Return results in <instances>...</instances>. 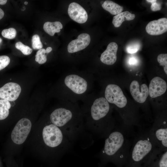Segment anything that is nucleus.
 I'll return each mask as SVG.
<instances>
[{
    "label": "nucleus",
    "instance_id": "6e6552de",
    "mask_svg": "<svg viewBox=\"0 0 167 167\" xmlns=\"http://www.w3.org/2000/svg\"><path fill=\"white\" fill-rule=\"evenodd\" d=\"M130 88L131 94L135 101L140 103L145 101L149 94L148 88L146 84H143L140 86L137 81L133 80Z\"/></svg>",
    "mask_w": 167,
    "mask_h": 167
},
{
    "label": "nucleus",
    "instance_id": "6ab92c4d",
    "mask_svg": "<svg viewBox=\"0 0 167 167\" xmlns=\"http://www.w3.org/2000/svg\"><path fill=\"white\" fill-rule=\"evenodd\" d=\"M16 48L20 50L25 55H29L31 54L32 49L27 45H25L21 42L18 41L15 44Z\"/></svg>",
    "mask_w": 167,
    "mask_h": 167
},
{
    "label": "nucleus",
    "instance_id": "bb28decb",
    "mask_svg": "<svg viewBox=\"0 0 167 167\" xmlns=\"http://www.w3.org/2000/svg\"><path fill=\"white\" fill-rule=\"evenodd\" d=\"M4 13L3 11L0 8V19H1L4 16Z\"/></svg>",
    "mask_w": 167,
    "mask_h": 167
},
{
    "label": "nucleus",
    "instance_id": "a878e982",
    "mask_svg": "<svg viewBox=\"0 0 167 167\" xmlns=\"http://www.w3.org/2000/svg\"><path fill=\"white\" fill-rule=\"evenodd\" d=\"M128 62L130 65H135L138 63V61L136 58L133 57L129 58Z\"/></svg>",
    "mask_w": 167,
    "mask_h": 167
},
{
    "label": "nucleus",
    "instance_id": "a211bd4d",
    "mask_svg": "<svg viewBox=\"0 0 167 167\" xmlns=\"http://www.w3.org/2000/svg\"><path fill=\"white\" fill-rule=\"evenodd\" d=\"M46 53L45 49H41L38 50L36 53L35 57V61L40 64H43L45 63L47 61Z\"/></svg>",
    "mask_w": 167,
    "mask_h": 167
},
{
    "label": "nucleus",
    "instance_id": "dca6fc26",
    "mask_svg": "<svg viewBox=\"0 0 167 167\" xmlns=\"http://www.w3.org/2000/svg\"><path fill=\"white\" fill-rule=\"evenodd\" d=\"M102 6L104 10L113 15H116L122 12L123 10L122 6L110 0L105 1L102 4Z\"/></svg>",
    "mask_w": 167,
    "mask_h": 167
},
{
    "label": "nucleus",
    "instance_id": "ddd939ff",
    "mask_svg": "<svg viewBox=\"0 0 167 167\" xmlns=\"http://www.w3.org/2000/svg\"><path fill=\"white\" fill-rule=\"evenodd\" d=\"M118 49V45L116 43L112 42L109 43L106 49L101 55V61L108 65H112L114 64L117 60Z\"/></svg>",
    "mask_w": 167,
    "mask_h": 167
},
{
    "label": "nucleus",
    "instance_id": "423d86ee",
    "mask_svg": "<svg viewBox=\"0 0 167 167\" xmlns=\"http://www.w3.org/2000/svg\"><path fill=\"white\" fill-rule=\"evenodd\" d=\"M66 85L74 93L81 94L87 90L88 84L83 78L76 75L67 76L64 80Z\"/></svg>",
    "mask_w": 167,
    "mask_h": 167
},
{
    "label": "nucleus",
    "instance_id": "393cba45",
    "mask_svg": "<svg viewBox=\"0 0 167 167\" xmlns=\"http://www.w3.org/2000/svg\"><path fill=\"white\" fill-rule=\"evenodd\" d=\"M146 1L151 3V9L152 11H155L161 9V4L157 3L156 0H147Z\"/></svg>",
    "mask_w": 167,
    "mask_h": 167
},
{
    "label": "nucleus",
    "instance_id": "aec40b11",
    "mask_svg": "<svg viewBox=\"0 0 167 167\" xmlns=\"http://www.w3.org/2000/svg\"><path fill=\"white\" fill-rule=\"evenodd\" d=\"M2 36L9 39H13L16 35V31L14 28H11L3 30L1 33Z\"/></svg>",
    "mask_w": 167,
    "mask_h": 167
},
{
    "label": "nucleus",
    "instance_id": "9d476101",
    "mask_svg": "<svg viewBox=\"0 0 167 167\" xmlns=\"http://www.w3.org/2000/svg\"><path fill=\"white\" fill-rule=\"evenodd\" d=\"M91 41L90 35L86 33L79 35L77 39L71 41L67 46L69 53H75L82 50L87 47Z\"/></svg>",
    "mask_w": 167,
    "mask_h": 167
},
{
    "label": "nucleus",
    "instance_id": "f8f14e48",
    "mask_svg": "<svg viewBox=\"0 0 167 167\" xmlns=\"http://www.w3.org/2000/svg\"><path fill=\"white\" fill-rule=\"evenodd\" d=\"M147 32L151 35L162 34L167 31V19L164 18L149 22L146 27Z\"/></svg>",
    "mask_w": 167,
    "mask_h": 167
},
{
    "label": "nucleus",
    "instance_id": "cd10ccee",
    "mask_svg": "<svg viewBox=\"0 0 167 167\" xmlns=\"http://www.w3.org/2000/svg\"><path fill=\"white\" fill-rule=\"evenodd\" d=\"M52 48L51 47H48L45 49L46 53H49L52 50Z\"/></svg>",
    "mask_w": 167,
    "mask_h": 167
},
{
    "label": "nucleus",
    "instance_id": "2eb2a0df",
    "mask_svg": "<svg viewBox=\"0 0 167 167\" xmlns=\"http://www.w3.org/2000/svg\"><path fill=\"white\" fill-rule=\"evenodd\" d=\"M63 26L59 21L46 22L43 25V29L47 33L51 36H54L55 33L59 32L62 29Z\"/></svg>",
    "mask_w": 167,
    "mask_h": 167
},
{
    "label": "nucleus",
    "instance_id": "c756f323",
    "mask_svg": "<svg viewBox=\"0 0 167 167\" xmlns=\"http://www.w3.org/2000/svg\"><path fill=\"white\" fill-rule=\"evenodd\" d=\"M24 4H25V5H27L28 4V2L27 1H25L24 2Z\"/></svg>",
    "mask_w": 167,
    "mask_h": 167
},
{
    "label": "nucleus",
    "instance_id": "0eeeda50",
    "mask_svg": "<svg viewBox=\"0 0 167 167\" xmlns=\"http://www.w3.org/2000/svg\"><path fill=\"white\" fill-rule=\"evenodd\" d=\"M21 89L18 84L9 82L0 88V98L9 101L16 100L19 97Z\"/></svg>",
    "mask_w": 167,
    "mask_h": 167
},
{
    "label": "nucleus",
    "instance_id": "9b49d317",
    "mask_svg": "<svg viewBox=\"0 0 167 167\" xmlns=\"http://www.w3.org/2000/svg\"><path fill=\"white\" fill-rule=\"evenodd\" d=\"M167 88L166 82L161 78L156 77L151 81L148 89L150 96L152 98L160 96L164 94Z\"/></svg>",
    "mask_w": 167,
    "mask_h": 167
},
{
    "label": "nucleus",
    "instance_id": "5701e85b",
    "mask_svg": "<svg viewBox=\"0 0 167 167\" xmlns=\"http://www.w3.org/2000/svg\"><path fill=\"white\" fill-rule=\"evenodd\" d=\"M157 60L161 66L164 67V71L167 74V54H161L157 57Z\"/></svg>",
    "mask_w": 167,
    "mask_h": 167
},
{
    "label": "nucleus",
    "instance_id": "f257e3e1",
    "mask_svg": "<svg viewBox=\"0 0 167 167\" xmlns=\"http://www.w3.org/2000/svg\"><path fill=\"white\" fill-rule=\"evenodd\" d=\"M106 137L102 151L103 154L109 157L118 155L122 158L124 154L129 153L128 141L121 131H112Z\"/></svg>",
    "mask_w": 167,
    "mask_h": 167
},
{
    "label": "nucleus",
    "instance_id": "412c9836",
    "mask_svg": "<svg viewBox=\"0 0 167 167\" xmlns=\"http://www.w3.org/2000/svg\"><path fill=\"white\" fill-rule=\"evenodd\" d=\"M140 48V44L138 42H134L128 44L126 47V52L130 54L137 52Z\"/></svg>",
    "mask_w": 167,
    "mask_h": 167
},
{
    "label": "nucleus",
    "instance_id": "b1692460",
    "mask_svg": "<svg viewBox=\"0 0 167 167\" xmlns=\"http://www.w3.org/2000/svg\"><path fill=\"white\" fill-rule=\"evenodd\" d=\"M10 59L9 57L6 55L0 56V70H1L9 64Z\"/></svg>",
    "mask_w": 167,
    "mask_h": 167
},
{
    "label": "nucleus",
    "instance_id": "f3484780",
    "mask_svg": "<svg viewBox=\"0 0 167 167\" xmlns=\"http://www.w3.org/2000/svg\"><path fill=\"white\" fill-rule=\"evenodd\" d=\"M11 107L9 101L5 99L0 100V120L4 119L8 117Z\"/></svg>",
    "mask_w": 167,
    "mask_h": 167
},
{
    "label": "nucleus",
    "instance_id": "7c9ffc66",
    "mask_svg": "<svg viewBox=\"0 0 167 167\" xmlns=\"http://www.w3.org/2000/svg\"><path fill=\"white\" fill-rule=\"evenodd\" d=\"M2 39L1 38H0V44L1 43V42H2Z\"/></svg>",
    "mask_w": 167,
    "mask_h": 167
},
{
    "label": "nucleus",
    "instance_id": "20e7f679",
    "mask_svg": "<svg viewBox=\"0 0 167 167\" xmlns=\"http://www.w3.org/2000/svg\"><path fill=\"white\" fill-rule=\"evenodd\" d=\"M32 124L26 118L20 119L16 124L11 134V138L15 143L20 144L26 140L31 130Z\"/></svg>",
    "mask_w": 167,
    "mask_h": 167
},
{
    "label": "nucleus",
    "instance_id": "f03ea898",
    "mask_svg": "<svg viewBox=\"0 0 167 167\" xmlns=\"http://www.w3.org/2000/svg\"><path fill=\"white\" fill-rule=\"evenodd\" d=\"M44 141L48 147L55 148L62 144H69V139L62 130L53 124L45 126L42 131Z\"/></svg>",
    "mask_w": 167,
    "mask_h": 167
},
{
    "label": "nucleus",
    "instance_id": "39448f33",
    "mask_svg": "<svg viewBox=\"0 0 167 167\" xmlns=\"http://www.w3.org/2000/svg\"><path fill=\"white\" fill-rule=\"evenodd\" d=\"M105 97L108 102L114 104L119 108H123L127 104L126 98L121 89L115 84H110L107 86Z\"/></svg>",
    "mask_w": 167,
    "mask_h": 167
},
{
    "label": "nucleus",
    "instance_id": "c85d7f7f",
    "mask_svg": "<svg viewBox=\"0 0 167 167\" xmlns=\"http://www.w3.org/2000/svg\"><path fill=\"white\" fill-rule=\"evenodd\" d=\"M6 0H0V5H3L5 4L7 2Z\"/></svg>",
    "mask_w": 167,
    "mask_h": 167
},
{
    "label": "nucleus",
    "instance_id": "7ed1b4c3",
    "mask_svg": "<svg viewBox=\"0 0 167 167\" xmlns=\"http://www.w3.org/2000/svg\"><path fill=\"white\" fill-rule=\"evenodd\" d=\"M110 109L109 103L104 97L96 99L94 101L90 109V115L93 123L88 129L96 134L98 122L106 116Z\"/></svg>",
    "mask_w": 167,
    "mask_h": 167
},
{
    "label": "nucleus",
    "instance_id": "1a4fd4ad",
    "mask_svg": "<svg viewBox=\"0 0 167 167\" xmlns=\"http://www.w3.org/2000/svg\"><path fill=\"white\" fill-rule=\"evenodd\" d=\"M68 14L74 21L79 23L83 24L87 21L88 15L85 10L79 4L73 2L69 5Z\"/></svg>",
    "mask_w": 167,
    "mask_h": 167
},
{
    "label": "nucleus",
    "instance_id": "4be33fe9",
    "mask_svg": "<svg viewBox=\"0 0 167 167\" xmlns=\"http://www.w3.org/2000/svg\"><path fill=\"white\" fill-rule=\"evenodd\" d=\"M32 46L34 49H40L43 47L39 36L35 34L33 36L32 38Z\"/></svg>",
    "mask_w": 167,
    "mask_h": 167
},
{
    "label": "nucleus",
    "instance_id": "4468645a",
    "mask_svg": "<svg viewBox=\"0 0 167 167\" xmlns=\"http://www.w3.org/2000/svg\"><path fill=\"white\" fill-rule=\"evenodd\" d=\"M135 16L134 14H131L127 11L122 12L113 17L112 23L115 27H119L123 21L132 20Z\"/></svg>",
    "mask_w": 167,
    "mask_h": 167
}]
</instances>
